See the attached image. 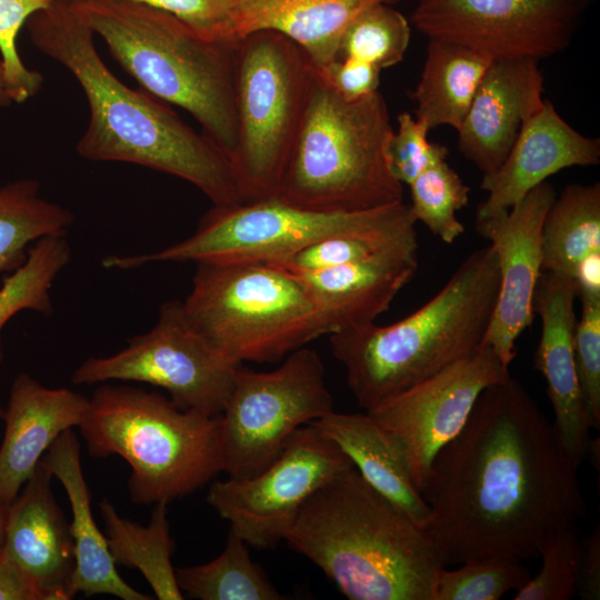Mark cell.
<instances>
[{
	"label": "cell",
	"mask_w": 600,
	"mask_h": 600,
	"mask_svg": "<svg viewBox=\"0 0 600 600\" xmlns=\"http://www.w3.org/2000/svg\"><path fill=\"white\" fill-rule=\"evenodd\" d=\"M579 466L509 376L482 391L463 429L433 459L421 491L424 530L446 564L538 558L554 531L586 513Z\"/></svg>",
	"instance_id": "6da1fadb"
},
{
	"label": "cell",
	"mask_w": 600,
	"mask_h": 600,
	"mask_svg": "<svg viewBox=\"0 0 600 600\" xmlns=\"http://www.w3.org/2000/svg\"><path fill=\"white\" fill-rule=\"evenodd\" d=\"M27 23L33 44L67 68L87 97L89 124L77 143L82 158L179 177L216 207L244 202L230 158L161 100L122 83L100 58L94 33L72 1L54 0Z\"/></svg>",
	"instance_id": "7a4b0ae2"
},
{
	"label": "cell",
	"mask_w": 600,
	"mask_h": 600,
	"mask_svg": "<svg viewBox=\"0 0 600 600\" xmlns=\"http://www.w3.org/2000/svg\"><path fill=\"white\" fill-rule=\"evenodd\" d=\"M284 541L351 600H433L447 566L427 531L352 464L304 501Z\"/></svg>",
	"instance_id": "3957f363"
},
{
	"label": "cell",
	"mask_w": 600,
	"mask_h": 600,
	"mask_svg": "<svg viewBox=\"0 0 600 600\" xmlns=\"http://www.w3.org/2000/svg\"><path fill=\"white\" fill-rule=\"evenodd\" d=\"M493 248L470 253L441 290L406 318L329 336L358 404L370 411L410 387L474 354L499 293Z\"/></svg>",
	"instance_id": "277c9868"
},
{
	"label": "cell",
	"mask_w": 600,
	"mask_h": 600,
	"mask_svg": "<svg viewBox=\"0 0 600 600\" xmlns=\"http://www.w3.org/2000/svg\"><path fill=\"white\" fill-rule=\"evenodd\" d=\"M72 2L141 89L189 112L231 160L238 139L236 43L207 38L139 1Z\"/></svg>",
	"instance_id": "5b68a950"
},
{
	"label": "cell",
	"mask_w": 600,
	"mask_h": 600,
	"mask_svg": "<svg viewBox=\"0 0 600 600\" xmlns=\"http://www.w3.org/2000/svg\"><path fill=\"white\" fill-rule=\"evenodd\" d=\"M392 133L379 91L347 100L314 68L304 112L274 197L330 211H359L402 202V183L392 176L387 158Z\"/></svg>",
	"instance_id": "8992f818"
},
{
	"label": "cell",
	"mask_w": 600,
	"mask_h": 600,
	"mask_svg": "<svg viewBox=\"0 0 600 600\" xmlns=\"http://www.w3.org/2000/svg\"><path fill=\"white\" fill-rule=\"evenodd\" d=\"M219 416L179 409L158 392L106 383L89 398L79 429L90 456H119L130 466L134 503L168 504L222 472Z\"/></svg>",
	"instance_id": "52a82bcc"
},
{
	"label": "cell",
	"mask_w": 600,
	"mask_h": 600,
	"mask_svg": "<svg viewBox=\"0 0 600 600\" xmlns=\"http://www.w3.org/2000/svg\"><path fill=\"white\" fill-rule=\"evenodd\" d=\"M182 301L192 326L229 362L271 363L329 336L301 279L268 262H199Z\"/></svg>",
	"instance_id": "ba28073f"
},
{
	"label": "cell",
	"mask_w": 600,
	"mask_h": 600,
	"mask_svg": "<svg viewBox=\"0 0 600 600\" xmlns=\"http://www.w3.org/2000/svg\"><path fill=\"white\" fill-rule=\"evenodd\" d=\"M313 72L307 53L277 31L236 42L238 139L231 162L244 202L276 196Z\"/></svg>",
	"instance_id": "9c48e42d"
},
{
	"label": "cell",
	"mask_w": 600,
	"mask_h": 600,
	"mask_svg": "<svg viewBox=\"0 0 600 600\" xmlns=\"http://www.w3.org/2000/svg\"><path fill=\"white\" fill-rule=\"evenodd\" d=\"M399 203L359 211H330L271 197L213 206L196 231L182 241L148 254L108 256L102 264L128 270L151 262H270L323 238L380 222Z\"/></svg>",
	"instance_id": "30bf717a"
},
{
	"label": "cell",
	"mask_w": 600,
	"mask_h": 600,
	"mask_svg": "<svg viewBox=\"0 0 600 600\" xmlns=\"http://www.w3.org/2000/svg\"><path fill=\"white\" fill-rule=\"evenodd\" d=\"M333 410L322 359L307 346L271 371L240 366L219 416L222 472L230 478L258 473L297 429Z\"/></svg>",
	"instance_id": "8fae6325"
},
{
	"label": "cell",
	"mask_w": 600,
	"mask_h": 600,
	"mask_svg": "<svg viewBox=\"0 0 600 600\" xmlns=\"http://www.w3.org/2000/svg\"><path fill=\"white\" fill-rule=\"evenodd\" d=\"M240 366L226 360L192 326L180 300L162 303L154 326L108 357H91L72 373L74 384L137 381L164 389L182 410L219 416Z\"/></svg>",
	"instance_id": "7c38bea8"
},
{
	"label": "cell",
	"mask_w": 600,
	"mask_h": 600,
	"mask_svg": "<svg viewBox=\"0 0 600 600\" xmlns=\"http://www.w3.org/2000/svg\"><path fill=\"white\" fill-rule=\"evenodd\" d=\"M352 463L313 424L297 429L264 469L246 478L211 481L207 502L248 546L274 548L304 501Z\"/></svg>",
	"instance_id": "4fadbf2b"
},
{
	"label": "cell",
	"mask_w": 600,
	"mask_h": 600,
	"mask_svg": "<svg viewBox=\"0 0 600 600\" xmlns=\"http://www.w3.org/2000/svg\"><path fill=\"white\" fill-rule=\"evenodd\" d=\"M588 0H417L411 21L429 39L491 60H540L570 42Z\"/></svg>",
	"instance_id": "5bb4252c"
},
{
	"label": "cell",
	"mask_w": 600,
	"mask_h": 600,
	"mask_svg": "<svg viewBox=\"0 0 600 600\" xmlns=\"http://www.w3.org/2000/svg\"><path fill=\"white\" fill-rule=\"evenodd\" d=\"M509 376L496 352L481 347L367 411L399 444L420 493L433 459L463 429L482 391Z\"/></svg>",
	"instance_id": "9a60e30c"
},
{
	"label": "cell",
	"mask_w": 600,
	"mask_h": 600,
	"mask_svg": "<svg viewBox=\"0 0 600 600\" xmlns=\"http://www.w3.org/2000/svg\"><path fill=\"white\" fill-rule=\"evenodd\" d=\"M557 193L544 181L508 211L477 219L479 234L490 241L500 274L499 293L481 347H490L509 368L516 342L533 322L532 299L542 272L541 234Z\"/></svg>",
	"instance_id": "2e32d148"
},
{
	"label": "cell",
	"mask_w": 600,
	"mask_h": 600,
	"mask_svg": "<svg viewBox=\"0 0 600 600\" xmlns=\"http://www.w3.org/2000/svg\"><path fill=\"white\" fill-rule=\"evenodd\" d=\"M576 299L571 278L542 270L532 299L533 312L541 319L533 366L547 382L557 433L580 464L588 457L592 428L574 361Z\"/></svg>",
	"instance_id": "e0dca14e"
},
{
	"label": "cell",
	"mask_w": 600,
	"mask_h": 600,
	"mask_svg": "<svg viewBox=\"0 0 600 600\" xmlns=\"http://www.w3.org/2000/svg\"><path fill=\"white\" fill-rule=\"evenodd\" d=\"M52 479L40 461L7 511L2 549L28 577L38 600H69L76 596L74 548Z\"/></svg>",
	"instance_id": "ac0fdd59"
},
{
	"label": "cell",
	"mask_w": 600,
	"mask_h": 600,
	"mask_svg": "<svg viewBox=\"0 0 600 600\" xmlns=\"http://www.w3.org/2000/svg\"><path fill=\"white\" fill-rule=\"evenodd\" d=\"M599 162L600 140L578 132L546 100L524 122L503 162L483 174L480 188L488 196L478 206L477 219L508 211L562 169Z\"/></svg>",
	"instance_id": "d6986e66"
},
{
	"label": "cell",
	"mask_w": 600,
	"mask_h": 600,
	"mask_svg": "<svg viewBox=\"0 0 600 600\" xmlns=\"http://www.w3.org/2000/svg\"><path fill=\"white\" fill-rule=\"evenodd\" d=\"M538 60H494L486 71L458 130L462 154L483 174L506 159L522 126L544 103Z\"/></svg>",
	"instance_id": "ffe728a7"
},
{
	"label": "cell",
	"mask_w": 600,
	"mask_h": 600,
	"mask_svg": "<svg viewBox=\"0 0 600 600\" xmlns=\"http://www.w3.org/2000/svg\"><path fill=\"white\" fill-rule=\"evenodd\" d=\"M88 404L89 398L73 390L44 387L24 372L16 377L0 446V501L7 509L53 441L80 426Z\"/></svg>",
	"instance_id": "44dd1931"
},
{
	"label": "cell",
	"mask_w": 600,
	"mask_h": 600,
	"mask_svg": "<svg viewBox=\"0 0 600 600\" xmlns=\"http://www.w3.org/2000/svg\"><path fill=\"white\" fill-rule=\"evenodd\" d=\"M418 249H397L339 267L297 274L314 300L329 336L373 323L387 311L416 274Z\"/></svg>",
	"instance_id": "7402d4cb"
},
{
	"label": "cell",
	"mask_w": 600,
	"mask_h": 600,
	"mask_svg": "<svg viewBox=\"0 0 600 600\" xmlns=\"http://www.w3.org/2000/svg\"><path fill=\"white\" fill-rule=\"evenodd\" d=\"M396 0H228L227 40L262 30L296 42L317 69L339 58L342 34L364 10Z\"/></svg>",
	"instance_id": "603a6c76"
},
{
	"label": "cell",
	"mask_w": 600,
	"mask_h": 600,
	"mask_svg": "<svg viewBox=\"0 0 600 600\" xmlns=\"http://www.w3.org/2000/svg\"><path fill=\"white\" fill-rule=\"evenodd\" d=\"M41 463L57 478L68 496L72 521L76 568L74 594H109L122 600H150L133 589L117 571L106 536L99 530L91 511L90 491L83 474L80 444L72 429L63 431L41 458Z\"/></svg>",
	"instance_id": "cb8c5ba5"
},
{
	"label": "cell",
	"mask_w": 600,
	"mask_h": 600,
	"mask_svg": "<svg viewBox=\"0 0 600 600\" xmlns=\"http://www.w3.org/2000/svg\"><path fill=\"white\" fill-rule=\"evenodd\" d=\"M311 424L339 447L373 489L426 529L429 507L412 481L402 450L369 413L333 410Z\"/></svg>",
	"instance_id": "d4e9b609"
},
{
	"label": "cell",
	"mask_w": 600,
	"mask_h": 600,
	"mask_svg": "<svg viewBox=\"0 0 600 600\" xmlns=\"http://www.w3.org/2000/svg\"><path fill=\"white\" fill-rule=\"evenodd\" d=\"M492 61L474 49L429 39L423 70L412 92L416 119L429 130L446 124L458 131Z\"/></svg>",
	"instance_id": "484cf974"
},
{
	"label": "cell",
	"mask_w": 600,
	"mask_h": 600,
	"mask_svg": "<svg viewBox=\"0 0 600 600\" xmlns=\"http://www.w3.org/2000/svg\"><path fill=\"white\" fill-rule=\"evenodd\" d=\"M167 503H156L148 526H142L116 511L103 498L100 512L104 522L109 551L116 564L137 569L160 600H181L174 567L171 563L173 540L170 536Z\"/></svg>",
	"instance_id": "4316f807"
},
{
	"label": "cell",
	"mask_w": 600,
	"mask_h": 600,
	"mask_svg": "<svg viewBox=\"0 0 600 600\" xmlns=\"http://www.w3.org/2000/svg\"><path fill=\"white\" fill-rule=\"evenodd\" d=\"M542 270L572 278L578 263L600 252V183L567 186L549 208L541 234Z\"/></svg>",
	"instance_id": "83f0119b"
},
{
	"label": "cell",
	"mask_w": 600,
	"mask_h": 600,
	"mask_svg": "<svg viewBox=\"0 0 600 600\" xmlns=\"http://www.w3.org/2000/svg\"><path fill=\"white\" fill-rule=\"evenodd\" d=\"M40 184L19 179L0 187V273L12 272L28 257L31 243L51 236H66L73 214L40 197Z\"/></svg>",
	"instance_id": "f1b7e54d"
},
{
	"label": "cell",
	"mask_w": 600,
	"mask_h": 600,
	"mask_svg": "<svg viewBox=\"0 0 600 600\" xmlns=\"http://www.w3.org/2000/svg\"><path fill=\"white\" fill-rule=\"evenodd\" d=\"M183 596L200 600H281L263 570L252 561L248 544L231 529L222 552L194 567L174 568Z\"/></svg>",
	"instance_id": "f546056e"
},
{
	"label": "cell",
	"mask_w": 600,
	"mask_h": 600,
	"mask_svg": "<svg viewBox=\"0 0 600 600\" xmlns=\"http://www.w3.org/2000/svg\"><path fill=\"white\" fill-rule=\"evenodd\" d=\"M70 256L66 236L44 237L29 248L26 261L10 272L0 287V334L20 311L32 310L46 316L52 312L50 290ZM2 358L0 339V361Z\"/></svg>",
	"instance_id": "4dcf8cb0"
},
{
	"label": "cell",
	"mask_w": 600,
	"mask_h": 600,
	"mask_svg": "<svg viewBox=\"0 0 600 600\" xmlns=\"http://www.w3.org/2000/svg\"><path fill=\"white\" fill-rule=\"evenodd\" d=\"M409 187L414 220L441 241L454 242L464 232L457 212L468 204L470 189L447 159L424 169Z\"/></svg>",
	"instance_id": "1f68e13d"
},
{
	"label": "cell",
	"mask_w": 600,
	"mask_h": 600,
	"mask_svg": "<svg viewBox=\"0 0 600 600\" xmlns=\"http://www.w3.org/2000/svg\"><path fill=\"white\" fill-rule=\"evenodd\" d=\"M389 4H374L349 24L340 40L339 58H356L379 69L403 59L410 42V26L406 17Z\"/></svg>",
	"instance_id": "d6a6232c"
},
{
	"label": "cell",
	"mask_w": 600,
	"mask_h": 600,
	"mask_svg": "<svg viewBox=\"0 0 600 600\" xmlns=\"http://www.w3.org/2000/svg\"><path fill=\"white\" fill-rule=\"evenodd\" d=\"M461 567L438 574L433 600H498L517 591L530 579L520 560L489 556L467 560Z\"/></svg>",
	"instance_id": "836d02e7"
},
{
	"label": "cell",
	"mask_w": 600,
	"mask_h": 600,
	"mask_svg": "<svg viewBox=\"0 0 600 600\" xmlns=\"http://www.w3.org/2000/svg\"><path fill=\"white\" fill-rule=\"evenodd\" d=\"M581 539L576 523L554 531L542 544L540 571L516 591L514 600H569L577 594Z\"/></svg>",
	"instance_id": "e575fe53"
},
{
	"label": "cell",
	"mask_w": 600,
	"mask_h": 600,
	"mask_svg": "<svg viewBox=\"0 0 600 600\" xmlns=\"http://www.w3.org/2000/svg\"><path fill=\"white\" fill-rule=\"evenodd\" d=\"M53 1L0 0V60L12 102H26L41 89L42 76L23 63L18 52L17 38L22 26Z\"/></svg>",
	"instance_id": "d590c367"
},
{
	"label": "cell",
	"mask_w": 600,
	"mask_h": 600,
	"mask_svg": "<svg viewBox=\"0 0 600 600\" xmlns=\"http://www.w3.org/2000/svg\"><path fill=\"white\" fill-rule=\"evenodd\" d=\"M573 350L579 383L591 428H600V296L579 298Z\"/></svg>",
	"instance_id": "8d00e7d4"
},
{
	"label": "cell",
	"mask_w": 600,
	"mask_h": 600,
	"mask_svg": "<svg viewBox=\"0 0 600 600\" xmlns=\"http://www.w3.org/2000/svg\"><path fill=\"white\" fill-rule=\"evenodd\" d=\"M429 128L408 112L398 117V130L387 146V158L392 176L410 184L432 163L447 159L448 149L428 141Z\"/></svg>",
	"instance_id": "74e56055"
},
{
	"label": "cell",
	"mask_w": 600,
	"mask_h": 600,
	"mask_svg": "<svg viewBox=\"0 0 600 600\" xmlns=\"http://www.w3.org/2000/svg\"><path fill=\"white\" fill-rule=\"evenodd\" d=\"M166 11L200 34L222 42L227 40L228 0H134ZM231 43V42H229Z\"/></svg>",
	"instance_id": "f35d334b"
},
{
	"label": "cell",
	"mask_w": 600,
	"mask_h": 600,
	"mask_svg": "<svg viewBox=\"0 0 600 600\" xmlns=\"http://www.w3.org/2000/svg\"><path fill=\"white\" fill-rule=\"evenodd\" d=\"M316 70L347 100L360 99L376 92L380 83L381 69L356 58L340 57L327 67Z\"/></svg>",
	"instance_id": "ab89813d"
},
{
	"label": "cell",
	"mask_w": 600,
	"mask_h": 600,
	"mask_svg": "<svg viewBox=\"0 0 600 600\" xmlns=\"http://www.w3.org/2000/svg\"><path fill=\"white\" fill-rule=\"evenodd\" d=\"M583 600L600 599V527L581 540L577 594Z\"/></svg>",
	"instance_id": "60d3db41"
},
{
	"label": "cell",
	"mask_w": 600,
	"mask_h": 600,
	"mask_svg": "<svg viewBox=\"0 0 600 600\" xmlns=\"http://www.w3.org/2000/svg\"><path fill=\"white\" fill-rule=\"evenodd\" d=\"M0 600H38L28 577L2 548L0 550Z\"/></svg>",
	"instance_id": "b9f144b4"
},
{
	"label": "cell",
	"mask_w": 600,
	"mask_h": 600,
	"mask_svg": "<svg viewBox=\"0 0 600 600\" xmlns=\"http://www.w3.org/2000/svg\"><path fill=\"white\" fill-rule=\"evenodd\" d=\"M577 298L600 296V252H594L576 267L572 278Z\"/></svg>",
	"instance_id": "7bdbcfd3"
},
{
	"label": "cell",
	"mask_w": 600,
	"mask_h": 600,
	"mask_svg": "<svg viewBox=\"0 0 600 600\" xmlns=\"http://www.w3.org/2000/svg\"><path fill=\"white\" fill-rule=\"evenodd\" d=\"M11 102H12V100H11L9 93H8L7 84H6V80H4L3 66H2V62L0 60V107L8 106Z\"/></svg>",
	"instance_id": "ee69618b"
},
{
	"label": "cell",
	"mask_w": 600,
	"mask_h": 600,
	"mask_svg": "<svg viewBox=\"0 0 600 600\" xmlns=\"http://www.w3.org/2000/svg\"><path fill=\"white\" fill-rule=\"evenodd\" d=\"M7 511L8 509L0 501V550L2 548V542H3Z\"/></svg>",
	"instance_id": "f6af8a7d"
},
{
	"label": "cell",
	"mask_w": 600,
	"mask_h": 600,
	"mask_svg": "<svg viewBox=\"0 0 600 600\" xmlns=\"http://www.w3.org/2000/svg\"><path fill=\"white\" fill-rule=\"evenodd\" d=\"M3 412H4V409H2V408L0 407V418L3 417Z\"/></svg>",
	"instance_id": "bcb514c9"
},
{
	"label": "cell",
	"mask_w": 600,
	"mask_h": 600,
	"mask_svg": "<svg viewBox=\"0 0 600 600\" xmlns=\"http://www.w3.org/2000/svg\"><path fill=\"white\" fill-rule=\"evenodd\" d=\"M66 1H79V0H66Z\"/></svg>",
	"instance_id": "7dc6e473"
}]
</instances>
